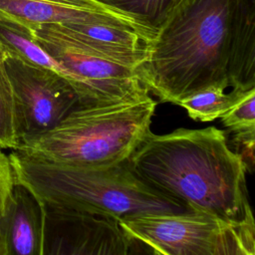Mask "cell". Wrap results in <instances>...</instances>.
<instances>
[{
	"label": "cell",
	"mask_w": 255,
	"mask_h": 255,
	"mask_svg": "<svg viewBox=\"0 0 255 255\" xmlns=\"http://www.w3.org/2000/svg\"><path fill=\"white\" fill-rule=\"evenodd\" d=\"M14 185V178L8 155L0 149V212L4 207Z\"/></svg>",
	"instance_id": "e0dca14e"
},
{
	"label": "cell",
	"mask_w": 255,
	"mask_h": 255,
	"mask_svg": "<svg viewBox=\"0 0 255 255\" xmlns=\"http://www.w3.org/2000/svg\"><path fill=\"white\" fill-rule=\"evenodd\" d=\"M52 25L82 47L120 65L136 70L146 57L148 40L133 30L107 24Z\"/></svg>",
	"instance_id": "8fae6325"
},
{
	"label": "cell",
	"mask_w": 255,
	"mask_h": 255,
	"mask_svg": "<svg viewBox=\"0 0 255 255\" xmlns=\"http://www.w3.org/2000/svg\"><path fill=\"white\" fill-rule=\"evenodd\" d=\"M14 99L11 84L0 56V149H17Z\"/></svg>",
	"instance_id": "9a60e30c"
},
{
	"label": "cell",
	"mask_w": 255,
	"mask_h": 255,
	"mask_svg": "<svg viewBox=\"0 0 255 255\" xmlns=\"http://www.w3.org/2000/svg\"><path fill=\"white\" fill-rule=\"evenodd\" d=\"M249 91L232 88L231 92L225 93L224 88L211 86L182 99L177 105L185 109L192 120L211 122L221 118L239 103Z\"/></svg>",
	"instance_id": "4fadbf2b"
},
{
	"label": "cell",
	"mask_w": 255,
	"mask_h": 255,
	"mask_svg": "<svg viewBox=\"0 0 255 255\" xmlns=\"http://www.w3.org/2000/svg\"><path fill=\"white\" fill-rule=\"evenodd\" d=\"M161 102L218 86L255 88V0H179L136 69Z\"/></svg>",
	"instance_id": "6da1fadb"
},
{
	"label": "cell",
	"mask_w": 255,
	"mask_h": 255,
	"mask_svg": "<svg viewBox=\"0 0 255 255\" xmlns=\"http://www.w3.org/2000/svg\"><path fill=\"white\" fill-rule=\"evenodd\" d=\"M0 255H6V251H5V247H4V243L2 240V236L0 233Z\"/></svg>",
	"instance_id": "ac0fdd59"
},
{
	"label": "cell",
	"mask_w": 255,
	"mask_h": 255,
	"mask_svg": "<svg viewBox=\"0 0 255 255\" xmlns=\"http://www.w3.org/2000/svg\"><path fill=\"white\" fill-rule=\"evenodd\" d=\"M150 97L105 106H79L52 129L17 149L58 164L100 167L127 161L150 132Z\"/></svg>",
	"instance_id": "277c9868"
},
{
	"label": "cell",
	"mask_w": 255,
	"mask_h": 255,
	"mask_svg": "<svg viewBox=\"0 0 255 255\" xmlns=\"http://www.w3.org/2000/svg\"><path fill=\"white\" fill-rule=\"evenodd\" d=\"M8 158L14 182L29 189L44 208L119 222L194 212L140 180L128 159L108 166L84 167L53 163L19 149L12 150Z\"/></svg>",
	"instance_id": "3957f363"
},
{
	"label": "cell",
	"mask_w": 255,
	"mask_h": 255,
	"mask_svg": "<svg viewBox=\"0 0 255 255\" xmlns=\"http://www.w3.org/2000/svg\"><path fill=\"white\" fill-rule=\"evenodd\" d=\"M131 17L154 36L167 14L179 0H98Z\"/></svg>",
	"instance_id": "5bb4252c"
},
{
	"label": "cell",
	"mask_w": 255,
	"mask_h": 255,
	"mask_svg": "<svg viewBox=\"0 0 255 255\" xmlns=\"http://www.w3.org/2000/svg\"><path fill=\"white\" fill-rule=\"evenodd\" d=\"M0 56L12 88L19 145L52 129L80 106L73 86L60 74L6 53Z\"/></svg>",
	"instance_id": "52a82bcc"
},
{
	"label": "cell",
	"mask_w": 255,
	"mask_h": 255,
	"mask_svg": "<svg viewBox=\"0 0 255 255\" xmlns=\"http://www.w3.org/2000/svg\"><path fill=\"white\" fill-rule=\"evenodd\" d=\"M222 125L234 133L255 131V89L221 118Z\"/></svg>",
	"instance_id": "2e32d148"
},
{
	"label": "cell",
	"mask_w": 255,
	"mask_h": 255,
	"mask_svg": "<svg viewBox=\"0 0 255 255\" xmlns=\"http://www.w3.org/2000/svg\"><path fill=\"white\" fill-rule=\"evenodd\" d=\"M151 255H162V254H160V253H158V252H156V251H152V250H151Z\"/></svg>",
	"instance_id": "d6986e66"
},
{
	"label": "cell",
	"mask_w": 255,
	"mask_h": 255,
	"mask_svg": "<svg viewBox=\"0 0 255 255\" xmlns=\"http://www.w3.org/2000/svg\"><path fill=\"white\" fill-rule=\"evenodd\" d=\"M0 52L29 64L52 70L70 82L66 70L40 47L29 28L3 16H0Z\"/></svg>",
	"instance_id": "7c38bea8"
},
{
	"label": "cell",
	"mask_w": 255,
	"mask_h": 255,
	"mask_svg": "<svg viewBox=\"0 0 255 255\" xmlns=\"http://www.w3.org/2000/svg\"><path fill=\"white\" fill-rule=\"evenodd\" d=\"M128 161L140 180L194 212L233 222L253 220L247 165L215 127L150 131Z\"/></svg>",
	"instance_id": "7a4b0ae2"
},
{
	"label": "cell",
	"mask_w": 255,
	"mask_h": 255,
	"mask_svg": "<svg viewBox=\"0 0 255 255\" xmlns=\"http://www.w3.org/2000/svg\"><path fill=\"white\" fill-rule=\"evenodd\" d=\"M119 223L130 239L162 255H255L254 219L233 222L192 212Z\"/></svg>",
	"instance_id": "5b68a950"
},
{
	"label": "cell",
	"mask_w": 255,
	"mask_h": 255,
	"mask_svg": "<svg viewBox=\"0 0 255 255\" xmlns=\"http://www.w3.org/2000/svg\"><path fill=\"white\" fill-rule=\"evenodd\" d=\"M44 209L33 193L14 182L0 212V233L6 255H41Z\"/></svg>",
	"instance_id": "30bf717a"
},
{
	"label": "cell",
	"mask_w": 255,
	"mask_h": 255,
	"mask_svg": "<svg viewBox=\"0 0 255 255\" xmlns=\"http://www.w3.org/2000/svg\"><path fill=\"white\" fill-rule=\"evenodd\" d=\"M43 207V206H42ZM41 255H131V242L119 221L44 208Z\"/></svg>",
	"instance_id": "ba28073f"
},
{
	"label": "cell",
	"mask_w": 255,
	"mask_h": 255,
	"mask_svg": "<svg viewBox=\"0 0 255 255\" xmlns=\"http://www.w3.org/2000/svg\"><path fill=\"white\" fill-rule=\"evenodd\" d=\"M31 31L40 47L69 74L81 107L112 105L149 96L135 69L98 56L52 24L40 25Z\"/></svg>",
	"instance_id": "8992f818"
},
{
	"label": "cell",
	"mask_w": 255,
	"mask_h": 255,
	"mask_svg": "<svg viewBox=\"0 0 255 255\" xmlns=\"http://www.w3.org/2000/svg\"><path fill=\"white\" fill-rule=\"evenodd\" d=\"M0 16L30 30L44 24H107L133 30L148 41L153 37L131 17L98 0H0Z\"/></svg>",
	"instance_id": "9c48e42d"
}]
</instances>
